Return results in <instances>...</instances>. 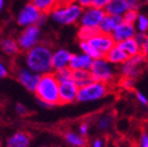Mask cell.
Wrapping results in <instances>:
<instances>
[{
  "label": "cell",
  "instance_id": "obj_27",
  "mask_svg": "<svg viewBox=\"0 0 148 147\" xmlns=\"http://www.w3.org/2000/svg\"><path fill=\"white\" fill-rule=\"evenodd\" d=\"M56 78L59 82H62V81H67L71 80L72 79V70L70 68H66V69L59 70V71L53 72Z\"/></svg>",
  "mask_w": 148,
  "mask_h": 147
},
{
  "label": "cell",
  "instance_id": "obj_17",
  "mask_svg": "<svg viewBox=\"0 0 148 147\" xmlns=\"http://www.w3.org/2000/svg\"><path fill=\"white\" fill-rule=\"evenodd\" d=\"M121 22H123V19L120 16H110V14H105L104 18L102 19L101 23L98 27V32L111 35Z\"/></svg>",
  "mask_w": 148,
  "mask_h": 147
},
{
  "label": "cell",
  "instance_id": "obj_44",
  "mask_svg": "<svg viewBox=\"0 0 148 147\" xmlns=\"http://www.w3.org/2000/svg\"><path fill=\"white\" fill-rule=\"evenodd\" d=\"M0 147H1V145H0Z\"/></svg>",
  "mask_w": 148,
  "mask_h": 147
},
{
  "label": "cell",
  "instance_id": "obj_28",
  "mask_svg": "<svg viewBox=\"0 0 148 147\" xmlns=\"http://www.w3.org/2000/svg\"><path fill=\"white\" fill-rule=\"evenodd\" d=\"M139 12H136V10H132V9H127L125 14L121 16L123 19V22L127 24H131V25H134L135 22L137 20V16H138Z\"/></svg>",
  "mask_w": 148,
  "mask_h": 147
},
{
  "label": "cell",
  "instance_id": "obj_29",
  "mask_svg": "<svg viewBox=\"0 0 148 147\" xmlns=\"http://www.w3.org/2000/svg\"><path fill=\"white\" fill-rule=\"evenodd\" d=\"M112 124V118L109 115H103L100 117V120H98V128L101 131H106Z\"/></svg>",
  "mask_w": 148,
  "mask_h": 147
},
{
  "label": "cell",
  "instance_id": "obj_6",
  "mask_svg": "<svg viewBox=\"0 0 148 147\" xmlns=\"http://www.w3.org/2000/svg\"><path fill=\"white\" fill-rule=\"evenodd\" d=\"M40 38H41L40 27L35 25L23 28L22 32L18 34V36L16 37V40L18 42L20 51L26 53L29 49L36 46L37 44H39Z\"/></svg>",
  "mask_w": 148,
  "mask_h": 147
},
{
  "label": "cell",
  "instance_id": "obj_37",
  "mask_svg": "<svg viewBox=\"0 0 148 147\" xmlns=\"http://www.w3.org/2000/svg\"><path fill=\"white\" fill-rule=\"evenodd\" d=\"M146 38H147V34H143V33H138L137 32L134 36V39L137 41V43L140 46L143 45V43L145 42Z\"/></svg>",
  "mask_w": 148,
  "mask_h": 147
},
{
  "label": "cell",
  "instance_id": "obj_34",
  "mask_svg": "<svg viewBox=\"0 0 148 147\" xmlns=\"http://www.w3.org/2000/svg\"><path fill=\"white\" fill-rule=\"evenodd\" d=\"M136 99L137 101L140 103V105L145 106L147 107L148 106V98L145 94H143L142 92H136Z\"/></svg>",
  "mask_w": 148,
  "mask_h": 147
},
{
  "label": "cell",
  "instance_id": "obj_13",
  "mask_svg": "<svg viewBox=\"0 0 148 147\" xmlns=\"http://www.w3.org/2000/svg\"><path fill=\"white\" fill-rule=\"evenodd\" d=\"M71 57H72V54L68 51L67 48L62 47V48H57L56 51H53V56H51L53 72L69 68Z\"/></svg>",
  "mask_w": 148,
  "mask_h": 147
},
{
  "label": "cell",
  "instance_id": "obj_26",
  "mask_svg": "<svg viewBox=\"0 0 148 147\" xmlns=\"http://www.w3.org/2000/svg\"><path fill=\"white\" fill-rule=\"evenodd\" d=\"M98 33L97 29H92V28L83 27L79 26L78 30H77V38L79 41H88L94 35Z\"/></svg>",
  "mask_w": 148,
  "mask_h": 147
},
{
  "label": "cell",
  "instance_id": "obj_22",
  "mask_svg": "<svg viewBox=\"0 0 148 147\" xmlns=\"http://www.w3.org/2000/svg\"><path fill=\"white\" fill-rule=\"evenodd\" d=\"M117 45L127 54V56L129 58L141 54V46L137 43V41L134 38L127 39V40H125V41L119 42V43H117Z\"/></svg>",
  "mask_w": 148,
  "mask_h": 147
},
{
  "label": "cell",
  "instance_id": "obj_30",
  "mask_svg": "<svg viewBox=\"0 0 148 147\" xmlns=\"http://www.w3.org/2000/svg\"><path fill=\"white\" fill-rule=\"evenodd\" d=\"M135 83H136V79L130 77H121L120 79V87H123V90L131 91L134 90Z\"/></svg>",
  "mask_w": 148,
  "mask_h": 147
},
{
  "label": "cell",
  "instance_id": "obj_32",
  "mask_svg": "<svg viewBox=\"0 0 148 147\" xmlns=\"http://www.w3.org/2000/svg\"><path fill=\"white\" fill-rule=\"evenodd\" d=\"M90 124L86 122H81L80 124H79L78 126V131H77V133L79 134V135H81L82 137H84V138H86V136L88 135V133H90Z\"/></svg>",
  "mask_w": 148,
  "mask_h": 147
},
{
  "label": "cell",
  "instance_id": "obj_9",
  "mask_svg": "<svg viewBox=\"0 0 148 147\" xmlns=\"http://www.w3.org/2000/svg\"><path fill=\"white\" fill-rule=\"evenodd\" d=\"M14 77L25 90L34 94L38 81H39L40 75L29 70L27 67L20 66L14 70Z\"/></svg>",
  "mask_w": 148,
  "mask_h": 147
},
{
  "label": "cell",
  "instance_id": "obj_15",
  "mask_svg": "<svg viewBox=\"0 0 148 147\" xmlns=\"http://www.w3.org/2000/svg\"><path fill=\"white\" fill-rule=\"evenodd\" d=\"M136 33H137V31H136V29H135L134 25L121 22V23L117 26V28L114 30V32L111 34V37L113 38L115 44H117L121 41L127 40V39L134 38Z\"/></svg>",
  "mask_w": 148,
  "mask_h": 147
},
{
  "label": "cell",
  "instance_id": "obj_18",
  "mask_svg": "<svg viewBox=\"0 0 148 147\" xmlns=\"http://www.w3.org/2000/svg\"><path fill=\"white\" fill-rule=\"evenodd\" d=\"M104 58L111 65H113V66H115V67H119L120 65L123 64V63L127 60L129 57H127V54H125L117 44H115V45L105 55Z\"/></svg>",
  "mask_w": 148,
  "mask_h": 147
},
{
  "label": "cell",
  "instance_id": "obj_4",
  "mask_svg": "<svg viewBox=\"0 0 148 147\" xmlns=\"http://www.w3.org/2000/svg\"><path fill=\"white\" fill-rule=\"evenodd\" d=\"M90 73L94 81L105 83L107 85L115 82L118 76L116 67L111 65L105 58L94 60V63L90 69Z\"/></svg>",
  "mask_w": 148,
  "mask_h": 147
},
{
  "label": "cell",
  "instance_id": "obj_43",
  "mask_svg": "<svg viewBox=\"0 0 148 147\" xmlns=\"http://www.w3.org/2000/svg\"><path fill=\"white\" fill-rule=\"evenodd\" d=\"M144 4H147L148 5V0H144Z\"/></svg>",
  "mask_w": 148,
  "mask_h": 147
},
{
  "label": "cell",
  "instance_id": "obj_39",
  "mask_svg": "<svg viewBox=\"0 0 148 147\" xmlns=\"http://www.w3.org/2000/svg\"><path fill=\"white\" fill-rule=\"evenodd\" d=\"M139 145H140V147H148V134H142L141 137H140Z\"/></svg>",
  "mask_w": 148,
  "mask_h": 147
},
{
  "label": "cell",
  "instance_id": "obj_23",
  "mask_svg": "<svg viewBox=\"0 0 148 147\" xmlns=\"http://www.w3.org/2000/svg\"><path fill=\"white\" fill-rule=\"evenodd\" d=\"M72 80L78 87H82L92 81L90 73L88 70H74L72 71Z\"/></svg>",
  "mask_w": 148,
  "mask_h": 147
},
{
  "label": "cell",
  "instance_id": "obj_12",
  "mask_svg": "<svg viewBox=\"0 0 148 147\" xmlns=\"http://www.w3.org/2000/svg\"><path fill=\"white\" fill-rule=\"evenodd\" d=\"M78 90L79 87L72 79L59 82V103L66 105L77 101Z\"/></svg>",
  "mask_w": 148,
  "mask_h": 147
},
{
  "label": "cell",
  "instance_id": "obj_11",
  "mask_svg": "<svg viewBox=\"0 0 148 147\" xmlns=\"http://www.w3.org/2000/svg\"><path fill=\"white\" fill-rule=\"evenodd\" d=\"M88 42L101 58H104L105 55L115 45V42L111 35L103 34L100 32L94 35Z\"/></svg>",
  "mask_w": 148,
  "mask_h": 147
},
{
  "label": "cell",
  "instance_id": "obj_5",
  "mask_svg": "<svg viewBox=\"0 0 148 147\" xmlns=\"http://www.w3.org/2000/svg\"><path fill=\"white\" fill-rule=\"evenodd\" d=\"M109 90H110L109 85L92 80L84 87H79L77 101L81 103L100 101L109 94Z\"/></svg>",
  "mask_w": 148,
  "mask_h": 147
},
{
  "label": "cell",
  "instance_id": "obj_7",
  "mask_svg": "<svg viewBox=\"0 0 148 147\" xmlns=\"http://www.w3.org/2000/svg\"><path fill=\"white\" fill-rule=\"evenodd\" d=\"M146 62V58L142 54L127 58L123 64L118 67V74L121 77H130L136 79L141 75L142 69Z\"/></svg>",
  "mask_w": 148,
  "mask_h": 147
},
{
  "label": "cell",
  "instance_id": "obj_35",
  "mask_svg": "<svg viewBox=\"0 0 148 147\" xmlns=\"http://www.w3.org/2000/svg\"><path fill=\"white\" fill-rule=\"evenodd\" d=\"M14 110H16V114L21 115V116H24V115H26L28 113L27 107H26V106L24 105V104H22V103L16 104V106H14Z\"/></svg>",
  "mask_w": 148,
  "mask_h": 147
},
{
  "label": "cell",
  "instance_id": "obj_16",
  "mask_svg": "<svg viewBox=\"0 0 148 147\" xmlns=\"http://www.w3.org/2000/svg\"><path fill=\"white\" fill-rule=\"evenodd\" d=\"M92 63H94V59L86 54H72L69 68L72 71H74V70H88V71H90Z\"/></svg>",
  "mask_w": 148,
  "mask_h": 147
},
{
  "label": "cell",
  "instance_id": "obj_31",
  "mask_svg": "<svg viewBox=\"0 0 148 147\" xmlns=\"http://www.w3.org/2000/svg\"><path fill=\"white\" fill-rule=\"evenodd\" d=\"M127 5V8L139 12L141 7L144 5V0H125Z\"/></svg>",
  "mask_w": 148,
  "mask_h": 147
},
{
  "label": "cell",
  "instance_id": "obj_14",
  "mask_svg": "<svg viewBox=\"0 0 148 147\" xmlns=\"http://www.w3.org/2000/svg\"><path fill=\"white\" fill-rule=\"evenodd\" d=\"M32 138L29 133L16 131L10 134L5 140V147H30Z\"/></svg>",
  "mask_w": 148,
  "mask_h": 147
},
{
  "label": "cell",
  "instance_id": "obj_42",
  "mask_svg": "<svg viewBox=\"0 0 148 147\" xmlns=\"http://www.w3.org/2000/svg\"><path fill=\"white\" fill-rule=\"evenodd\" d=\"M3 7H4V0H0V12H2Z\"/></svg>",
  "mask_w": 148,
  "mask_h": 147
},
{
  "label": "cell",
  "instance_id": "obj_3",
  "mask_svg": "<svg viewBox=\"0 0 148 147\" xmlns=\"http://www.w3.org/2000/svg\"><path fill=\"white\" fill-rule=\"evenodd\" d=\"M82 7L76 2L67 4H57L49 12V16L55 23L62 26H71L78 24L80 16L82 14Z\"/></svg>",
  "mask_w": 148,
  "mask_h": 147
},
{
  "label": "cell",
  "instance_id": "obj_36",
  "mask_svg": "<svg viewBox=\"0 0 148 147\" xmlns=\"http://www.w3.org/2000/svg\"><path fill=\"white\" fill-rule=\"evenodd\" d=\"M110 1H111V0H92V6L98 7V8H101V9H104L105 7L107 6V4L110 2Z\"/></svg>",
  "mask_w": 148,
  "mask_h": 147
},
{
  "label": "cell",
  "instance_id": "obj_8",
  "mask_svg": "<svg viewBox=\"0 0 148 147\" xmlns=\"http://www.w3.org/2000/svg\"><path fill=\"white\" fill-rule=\"evenodd\" d=\"M42 14L32 4L31 2L27 3L22 7L16 16V24L23 28L30 26H38Z\"/></svg>",
  "mask_w": 148,
  "mask_h": 147
},
{
  "label": "cell",
  "instance_id": "obj_2",
  "mask_svg": "<svg viewBox=\"0 0 148 147\" xmlns=\"http://www.w3.org/2000/svg\"><path fill=\"white\" fill-rule=\"evenodd\" d=\"M37 101L45 103L49 108L59 105V81L53 72L40 75L39 81L34 92Z\"/></svg>",
  "mask_w": 148,
  "mask_h": 147
},
{
  "label": "cell",
  "instance_id": "obj_24",
  "mask_svg": "<svg viewBox=\"0 0 148 147\" xmlns=\"http://www.w3.org/2000/svg\"><path fill=\"white\" fill-rule=\"evenodd\" d=\"M31 3L39 10L41 14H49V12L57 5L56 0H31Z\"/></svg>",
  "mask_w": 148,
  "mask_h": 147
},
{
  "label": "cell",
  "instance_id": "obj_25",
  "mask_svg": "<svg viewBox=\"0 0 148 147\" xmlns=\"http://www.w3.org/2000/svg\"><path fill=\"white\" fill-rule=\"evenodd\" d=\"M134 26H135V29H136V31L138 33L148 34V16L147 14L139 12Z\"/></svg>",
  "mask_w": 148,
  "mask_h": 147
},
{
  "label": "cell",
  "instance_id": "obj_33",
  "mask_svg": "<svg viewBox=\"0 0 148 147\" xmlns=\"http://www.w3.org/2000/svg\"><path fill=\"white\" fill-rule=\"evenodd\" d=\"M9 74V68L7 66V64L0 59V80L4 79L5 77H7Z\"/></svg>",
  "mask_w": 148,
  "mask_h": 147
},
{
  "label": "cell",
  "instance_id": "obj_41",
  "mask_svg": "<svg viewBox=\"0 0 148 147\" xmlns=\"http://www.w3.org/2000/svg\"><path fill=\"white\" fill-rule=\"evenodd\" d=\"M57 4H67V3L75 2V0H56Z\"/></svg>",
  "mask_w": 148,
  "mask_h": 147
},
{
  "label": "cell",
  "instance_id": "obj_40",
  "mask_svg": "<svg viewBox=\"0 0 148 147\" xmlns=\"http://www.w3.org/2000/svg\"><path fill=\"white\" fill-rule=\"evenodd\" d=\"M92 147H104V140L102 138H97L92 141Z\"/></svg>",
  "mask_w": 148,
  "mask_h": 147
},
{
  "label": "cell",
  "instance_id": "obj_1",
  "mask_svg": "<svg viewBox=\"0 0 148 147\" xmlns=\"http://www.w3.org/2000/svg\"><path fill=\"white\" fill-rule=\"evenodd\" d=\"M51 48L46 44L39 43L25 53L24 66L38 75L51 73Z\"/></svg>",
  "mask_w": 148,
  "mask_h": 147
},
{
  "label": "cell",
  "instance_id": "obj_38",
  "mask_svg": "<svg viewBox=\"0 0 148 147\" xmlns=\"http://www.w3.org/2000/svg\"><path fill=\"white\" fill-rule=\"evenodd\" d=\"M75 2L82 8H86V7L92 6V0H75Z\"/></svg>",
  "mask_w": 148,
  "mask_h": 147
},
{
  "label": "cell",
  "instance_id": "obj_10",
  "mask_svg": "<svg viewBox=\"0 0 148 147\" xmlns=\"http://www.w3.org/2000/svg\"><path fill=\"white\" fill-rule=\"evenodd\" d=\"M105 12L104 9L98 8V7L90 6L86 8L82 9V14L79 19V26L83 27L92 28V29H97L101 23L102 19L104 18Z\"/></svg>",
  "mask_w": 148,
  "mask_h": 147
},
{
  "label": "cell",
  "instance_id": "obj_21",
  "mask_svg": "<svg viewBox=\"0 0 148 147\" xmlns=\"http://www.w3.org/2000/svg\"><path fill=\"white\" fill-rule=\"evenodd\" d=\"M64 140L71 147H86L88 144L86 138L79 135L77 132L68 131L64 134Z\"/></svg>",
  "mask_w": 148,
  "mask_h": 147
},
{
  "label": "cell",
  "instance_id": "obj_20",
  "mask_svg": "<svg viewBox=\"0 0 148 147\" xmlns=\"http://www.w3.org/2000/svg\"><path fill=\"white\" fill-rule=\"evenodd\" d=\"M0 49L2 53L9 57H14L20 53L18 42L14 38L12 37H5L0 40Z\"/></svg>",
  "mask_w": 148,
  "mask_h": 147
},
{
  "label": "cell",
  "instance_id": "obj_19",
  "mask_svg": "<svg viewBox=\"0 0 148 147\" xmlns=\"http://www.w3.org/2000/svg\"><path fill=\"white\" fill-rule=\"evenodd\" d=\"M127 5L125 0H111L104 8V12L106 14L115 16H121L125 14L127 10Z\"/></svg>",
  "mask_w": 148,
  "mask_h": 147
}]
</instances>
